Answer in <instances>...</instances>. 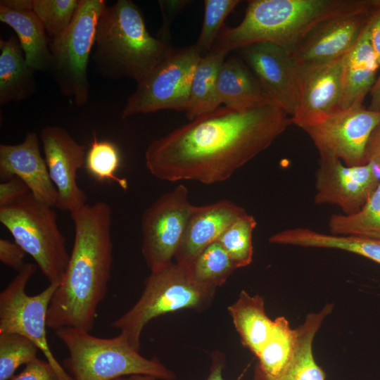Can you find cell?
<instances>
[{"label":"cell","instance_id":"6da1fadb","mask_svg":"<svg viewBox=\"0 0 380 380\" xmlns=\"http://www.w3.org/2000/svg\"><path fill=\"white\" fill-rule=\"evenodd\" d=\"M291 124V116L272 103L245 110L220 106L154 139L145 153L146 166L161 180L221 182Z\"/></svg>","mask_w":380,"mask_h":380},{"label":"cell","instance_id":"7a4b0ae2","mask_svg":"<svg viewBox=\"0 0 380 380\" xmlns=\"http://www.w3.org/2000/svg\"><path fill=\"white\" fill-rule=\"evenodd\" d=\"M75 235L70 259L47 314L55 331L75 327L90 332L106 297L113 263L112 210L106 202L86 204L70 213Z\"/></svg>","mask_w":380,"mask_h":380},{"label":"cell","instance_id":"3957f363","mask_svg":"<svg viewBox=\"0 0 380 380\" xmlns=\"http://www.w3.org/2000/svg\"><path fill=\"white\" fill-rule=\"evenodd\" d=\"M376 0H251L236 27L224 25L212 48L230 52L258 42L277 44L291 53L322 22L369 13Z\"/></svg>","mask_w":380,"mask_h":380},{"label":"cell","instance_id":"277c9868","mask_svg":"<svg viewBox=\"0 0 380 380\" xmlns=\"http://www.w3.org/2000/svg\"><path fill=\"white\" fill-rule=\"evenodd\" d=\"M95 43L96 60L103 72L137 82L172 48L148 33L139 8L129 0L106 6L98 23Z\"/></svg>","mask_w":380,"mask_h":380},{"label":"cell","instance_id":"5b68a950","mask_svg":"<svg viewBox=\"0 0 380 380\" xmlns=\"http://www.w3.org/2000/svg\"><path fill=\"white\" fill-rule=\"evenodd\" d=\"M56 334L68 350L63 367L73 380H113L130 375L175 379L158 358L144 357L120 334L101 338L81 329L62 327Z\"/></svg>","mask_w":380,"mask_h":380},{"label":"cell","instance_id":"8992f818","mask_svg":"<svg viewBox=\"0 0 380 380\" xmlns=\"http://www.w3.org/2000/svg\"><path fill=\"white\" fill-rule=\"evenodd\" d=\"M216 289L197 281L191 265L170 262L151 271L139 300L111 326L139 350L141 333L149 322L184 309L203 311L211 305Z\"/></svg>","mask_w":380,"mask_h":380},{"label":"cell","instance_id":"52a82bcc","mask_svg":"<svg viewBox=\"0 0 380 380\" xmlns=\"http://www.w3.org/2000/svg\"><path fill=\"white\" fill-rule=\"evenodd\" d=\"M53 208L30 193L0 208V222L35 261L49 283L61 281L70 254Z\"/></svg>","mask_w":380,"mask_h":380},{"label":"cell","instance_id":"ba28073f","mask_svg":"<svg viewBox=\"0 0 380 380\" xmlns=\"http://www.w3.org/2000/svg\"><path fill=\"white\" fill-rule=\"evenodd\" d=\"M106 6L103 0H81L70 25L49 44L50 68L61 91L73 96L78 106L85 104L89 98L87 65Z\"/></svg>","mask_w":380,"mask_h":380},{"label":"cell","instance_id":"9c48e42d","mask_svg":"<svg viewBox=\"0 0 380 380\" xmlns=\"http://www.w3.org/2000/svg\"><path fill=\"white\" fill-rule=\"evenodd\" d=\"M36 270L25 263L0 293V334H20L33 342L56 371L61 380H73L55 357L46 335L47 314L51 298L60 281L49 283L34 296L26 293V286Z\"/></svg>","mask_w":380,"mask_h":380},{"label":"cell","instance_id":"30bf717a","mask_svg":"<svg viewBox=\"0 0 380 380\" xmlns=\"http://www.w3.org/2000/svg\"><path fill=\"white\" fill-rule=\"evenodd\" d=\"M201 58L194 44L172 48L148 75L137 82L122 117L166 109L186 111L193 77Z\"/></svg>","mask_w":380,"mask_h":380},{"label":"cell","instance_id":"8fae6325","mask_svg":"<svg viewBox=\"0 0 380 380\" xmlns=\"http://www.w3.org/2000/svg\"><path fill=\"white\" fill-rule=\"evenodd\" d=\"M195 205L183 185L158 198L141 217V253L150 270L172 262L181 244Z\"/></svg>","mask_w":380,"mask_h":380},{"label":"cell","instance_id":"7c38bea8","mask_svg":"<svg viewBox=\"0 0 380 380\" xmlns=\"http://www.w3.org/2000/svg\"><path fill=\"white\" fill-rule=\"evenodd\" d=\"M380 124V111L360 107L338 110L303 130L319 158L338 159L347 166L367 164L366 148Z\"/></svg>","mask_w":380,"mask_h":380},{"label":"cell","instance_id":"4fadbf2b","mask_svg":"<svg viewBox=\"0 0 380 380\" xmlns=\"http://www.w3.org/2000/svg\"><path fill=\"white\" fill-rule=\"evenodd\" d=\"M372 163L349 167L338 159L319 158L315 174L316 204L338 206L343 214L359 211L380 183Z\"/></svg>","mask_w":380,"mask_h":380},{"label":"cell","instance_id":"5bb4252c","mask_svg":"<svg viewBox=\"0 0 380 380\" xmlns=\"http://www.w3.org/2000/svg\"><path fill=\"white\" fill-rule=\"evenodd\" d=\"M345 56L328 63L297 64L298 103L293 124L303 129L340 110Z\"/></svg>","mask_w":380,"mask_h":380},{"label":"cell","instance_id":"9a60e30c","mask_svg":"<svg viewBox=\"0 0 380 380\" xmlns=\"http://www.w3.org/2000/svg\"><path fill=\"white\" fill-rule=\"evenodd\" d=\"M271 101L291 118L298 103V65L291 53L270 43L258 42L239 49Z\"/></svg>","mask_w":380,"mask_h":380},{"label":"cell","instance_id":"2e32d148","mask_svg":"<svg viewBox=\"0 0 380 380\" xmlns=\"http://www.w3.org/2000/svg\"><path fill=\"white\" fill-rule=\"evenodd\" d=\"M41 139L49 174L58 192L56 208L71 213L86 205L87 196L77 182V171L85 164V147L57 126L44 127Z\"/></svg>","mask_w":380,"mask_h":380},{"label":"cell","instance_id":"e0dca14e","mask_svg":"<svg viewBox=\"0 0 380 380\" xmlns=\"http://www.w3.org/2000/svg\"><path fill=\"white\" fill-rule=\"evenodd\" d=\"M357 13L327 19L291 53L296 64L324 63L346 55L360 39L370 15Z\"/></svg>","mask_w":380,"mask_h":380},{"label":"cell","instance_id":"ac0fdd59","mask_svg":"<svg viewBox=\"0 0 380 380\" xmlns=\"http://www.w3.org/2000/svg\"><path fill=\"white\" fill-rule=\"evenodd\" d=\"M13 177L24 182L36 199L56 207L58 192L41 155L39 138L34 132H27L20 144L0 145V179L4 182Z\"/></svg>","mask_w":380,"mask_h":380},{"label":"cell","instance_id":"d6986e66","mask_svg":"<svg viewBox=\"0 0 380 380\" xmlns=\"http://www.w3.org/2000/svg\"><path fill=\"white\" fill-rule=\"evenodd\" d=\"M246 210L227 200L195 206L181 244L175 254L176 262L192 265L198 256Z\"/></svg>","mask_w":380,"mask_h":380},{"label":"cell","instance_id":"ffe728a7","mask_svg":"<svg viewBox=\"0 0 380 380\" xmlns=\"http://www.w3.org/2000/svg\"><path fill=\"white\" fill-rule=\"evenodd\" d=\"M379 67L367 23L357 42L344 58L340 110L362 106L375 84Z\"/></svg>","mask_w":380,"mask_h":380},{"label":"cell","instance_id":"44dd1931","mask_svg":"<svg viewBox=\"0 0 380 380\" xmlns=\"http://www.w3.org/2000/svg\"><path fill=\"white\" fill-rule=\"evenodd\" d=\"M217 90L221 104L239 110L272 103L251 69L234 56L225 59L222 65Z\"/></svg>","mask_w":380,"mask_h":380},{"label":"cell","instance_id":"7402d4cb","mask_svg":"<svg viewBox=\"0 0 380 380\" xmlns=\"http://www.w3.org/2000/svg\"><path fill=\"white\" fill-rule=\"evenodd\" d=\"M334 304L327 303L318 312L308 314L303 324L296 329L298 340L294 353L284 372L277 377L265 375L256 367L257 380H324L326 375L316 363L312 353V343L324 319L333 310Z\"/></svg>","mask_w":380,"mask_h":380},{"label":"cell","instance_id":"603a6c76","mask_svg":"<svg viewBox=\"0 0 380 380\" xmlns=\"http://www.w3.org/2000/svg\"><path fill=\"white\" fill-rule=\"evenodd\" d=\"M0 20L15 32L27 65L32 70L50 68V42L44 26L33 11L13 9L0 4Z\"/></svg>","mask_w":380,"mask_h":380},{"label":"cell","instance_id":"cb8c5ba5","mask_svg":"<svg viewBox=\"0 0 380 380\" xmlns=\"http://www.w3.org/2000/svg\"><path fill=\"white\" fill-rule=\"evenodd\" d=\"M227 310L241 343L257 357L274 326V320L265 312L264 298L241 291Z\"/></svg>","mask_w":380,"mask_h":380},{"label":"cell","instance_id":"d4e9b609","mask_svg":"<svg viewBox=\"0 0 380 380\" xmlns=\"http://www.w3.org/2000/svg\"><path fill=\"white\" fill-rule=\"evenodd\" d=\"M274 241L280 245L346 251L380 264V239L337 236L296 227L276 233Z\"/></svg>","mask_w":380,"mask_h":380},{"label":"cell","instance_id":"484cf974","mask_svg":"<svg viewBox=\"0 0 380 380\" xmlns=\"http://www.w3.org/2000/svg\"><path fill=\"white\" fill-rule=\"evenodd\" d=\"M229 52L212 48L201 57L193 77L186 115L189 121L220 106L217 85L219 71Z\"/></svg>","mask_w":380,"mask_h":380},{"label":"cell","instance_id":"4316f807","mask_svg":"<svg viewBox=\"0 0 380 380\" xmlns=\"http://www.w3.org/2000/svg\"><path fill=\"white\" fill-rule=\"evenodd\" d=\"M0 103L19 101L34 88L33 72L25 61L19 40H0Z\"/></svg>","mask_w":380,"mask_h":380},{"label":"cell","instance_id":"83f0119b","mask_svg":"<svg viewBox=\"0 0 380 380\" xmlns=\"http://www.w3.org/2000/svg\"><path fill=\"white\" fill-rule=\"evenodd\" d=\"M297 340V329H292L284 317H277L271 334L257 356L258 367L267 376H279L293 357Z\"/></svg>","mask_w":380,"mask_h":380},{"label":"cell","instance_id":"f1b7e54d","mask_svg":"<svg viewBox=\"0 0 380 380\" xmlns=\"http://www.w3.org/2000/svg\"><path fill=\"white\" fill-rule=\"evenodd\" d=\"M328 225L333 235L380 239V183L359 211L332 214Z\"/></svg>","mask_w":380,"mask_h":380},{"label":"cell","instance_id":"f546056e","mask_svg":"<svg viewBox=\"0 0 380 380\" xmlns=\"http://www.w3.org/2000/svg\"><path fill=\"white\" fill-rule=\"evenodd\" d=\"M84 166L88 173L99 182H115L123 190H127L126 179L120 178L116 172L120 166V155L117 146L109 141H100L94 135L86 153Z\"/></svg>","mask_w":380,"mask_h":380},{"label":"cell","instance_id":"4dcf8cb0","mask_svg":"<svg viewBox=\"0 0 380 380\" xmlns=\"http://www.w3.org/2000/svg\"><path fill=\"white\" fill-rule=\"evenodd\" d=\"M236 269L218 241L208 246L191 265L193 276L197 281L216 288L222 286Z\"/></svg>","mask_w":380,"mask_h":380},{"label":"cell","instance_id":"1f68e13d","mask_svg":"<svg viewBox=\"0 0 380 380\" xmlns=\"http://www.w3.org/2000/svg\"><path fill=\"white\" fill-rule=\"evenodd\" d=\"M256 225L254 217L246 213L237 218L217 241L226 250L236 269L252 262L253 232Z\"/></svg>","mask_w":380,"mask_h":380},{"label":"cell","instance_id":"d6a6232c","mask_svg":"<svg viewBox=\"0 0 380 380\" xmlns=\"http://www.w3.org/2000/svg\"><path fill=\"white\" fill-rule=\"evenodd\" d=\"M37 346L27 338L14 333L0 334V380H9L17 369L37 358Z\"/></svg>","mask_w":380,"mask_h":380},{"label":"cell","instance_id":"836d02e7","mask_svg":"<svg viewBox=\"0 0 380 380\" xmlns=\"http://www.w3.org/2000/svg\"><path fill=\"white\" fill-rule=\"evenodd\" d=\"M77 0H33L32 11L51 39L60 36L70 25L79 8Z\"/></svg>","mask_w":380,"mask_h":380},{"label":"cell","instance_id":"e575fe53","mask_svg":"<svg viewBox=\"0 0 380 380\" xmlns=\"http://www.w3.org/2000/svg\"><path fill=\"white\" fill-rule=\"evenodd\" d=\"M239 0H205L204 17L201 33L194 45L201 57L212 49L229 14L240 3Z\"/></svg>","mask_w":380,"mask_h":380},{"label":"cell","instance_id":"d590c367","mask_svg":"<svg viewBox=\"0 0 380 380\" xmlns=\"http://www.w3.org/2000/svg\"><path fill=\"white\" fill-rule=\"evenodd\" d=\"M9 380H61L53 366L47 361L37 358L25 365Z\"/></svg>","mask_w":380,"mask_h":380},{"label":"cell","instance_id":"8d00e7d4","mask_svg":"<svg viewBox=\"0 0 380 380\" xmlns=\"http://www.w3.org/2000/svg\"><path fill=\"white\" fill-rule=\"evenodd\" d=\"M191 1L188 0H161L158 4L163 16V24L159 39L169 44L170 28L177 14Z\"/></svg>","mask_w":380,"mask_h":380},{"label":"cell","instance_id":"74e56055","mask_svg":"<svg viewBox=\"0 0 380 380\" xmlns=\"http://www.w3.org/2000/svg\"><path fill=\"white\" fill-rule=\"evenodd\" d=\"M25 251L16 242L0 239V260L7 267L20 271L25 265Z\"/></svg>","mask_w":380,"mask_h":380},{"label":"cell","instance_id":"f35d334b","mask_svg":"<svg viewBox=\"0 0 380 380\" xmlns=\"http://www.w3.org/2000/svg\"><path fill=\"white\" fill-rule=\"evenodd\" d=\"M29 192L28 186L18 177H13L4 181L0 184V208Z\"/></svg>","mask_w":380,"mask_h":380},{"label":"cell","instance_id":"ab89813d","mask_svg":"<svg viewBox=\"0 0 380 380\" xmlns=\"http://www.w3.org/2000/svg\"><path fill=\"white\" fill-rule=\"evenodd\" d=\"M367 30L371 46L380 65V6L376 4L370 13Z\"/></svg>","mask_w":380,"mask_h":380},{"label":"cell","instance_id":"60d3db41","mask_svg":"<svg viewBox=\"0 0 380 380\" xmlns=\"http://www.w3.org/2000/svg\"><path fill=\"white\" fill-rule=\"evenodd\" d=\"M367 163H372L380 171V124L372 132L366 148Z\"/></svg>","mask_w":380,"mask_h":380},{"label":"cell","instance_id":"b9f144b4","mask_svg":"<svg viewBox=\"0 0 380 380\" xmlns=\"http://www.w3.org/2000/svg\"><path fill=\"white\" fill-rule=\"evenodd\" d=\"M224 355L218 350H215L211 354V365L210 373L206 380H224L222 377V369L224 366ZM253 380H256L255 378Z\"/></svg>","mask_w":380,"mask_h":380},{"label":"cell","instance_id":"7bdbcfd3","mask_svg":"<svg viewBox=\"0 0 380 380\" xmlns=\"http://www.w3.org/2000/svg\"><path fill=\"white\" fill-rule=\"evenodd\" d=\"M370 104L368 109L380 111V75L377 77L374 87L370 91Z\"/></svg>","mask_w":380,"mask_h":380},{"label":"cell","instance_id":"ee69618b","mask_svg":"<svg viewBox=\"0 0 380 380\" xmlns=\"http://www.w3.org/2000/svg\"><path fill=\"white\" fill-rule=\"evenodd\" d=\"M0 4L13 9L32 11L33 0H4Z\"/></svg>","mask_w":380,"mask_h":380},{"label":"cell","instance_id":"f6af8a7d","mask_svg":"<svg viewBox=\"0 0 380 380\" xmlns=\"http://www.w3.org/2000/svg\"><path fill=\"white\" fill-rule=\"evenodd\" d=\"M113 380H157V379L146 375H130L119 377Z\"/></svg>","mask_w":380,"mask_h":380},{"label":"cell","instance_id":"bcb514c9","mask_svg":"<svg viewBox=\"0 0 380 380\" xmlns=\"http://www.w3.org/2000/svg\"><path fill=\"white\" fill-rule=\"evenodd\" d=\"M376 4L380 6V0H376Z\"/></svg>","mask_w":380,"mask_h":380}]
</instances>
